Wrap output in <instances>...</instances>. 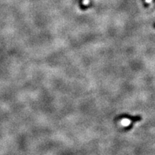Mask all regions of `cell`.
I'll return each mask as SVG.
<instances>
[{
  "instance_id": "obj_2",
  "label": "cell",
  "mask_w": 155,
  "mask_h": 155,
  "mask_svg": "<svg viewBox=\"0 0 155 155\" xmlns=\"http://www.w3.org/2000/svg\"><path fill=\"white\" fill-rule=\"evenodd\" d=\"M151 2V0H147V2Z\"/></svg>"
},
{
  "instance_id": "obj_3",
  "label": "cell",
  "mask_w": 155,
  "mask_h": 155,
  "mask_svg": "<svg viewBox=\"0 0 155 155\" xmlns=\"http://www.w3.org/2000/svg\"><path fill=\"white\" fill-rule=\"evenodd\" d=\"M154 27H155V24H154Z\"/></svg>"
},
{
  "instance_id": "obj_1",
  "label": "cell",
  "mask_w": 155,
  "mask_h": 155,
  "mask_svg": "<svg viewBox=\"0 0 155 155\" xmlns=\"http://www.w3.org/2000/svg\"><path fill=\"white\" fill-rule=\"evenodd\" d=\"M121 117L128 118V119H130L132 121H134V122H135V121H141V117L139 116H129V115H123V116H121Z\"/></svg>"
}]
</instances>
